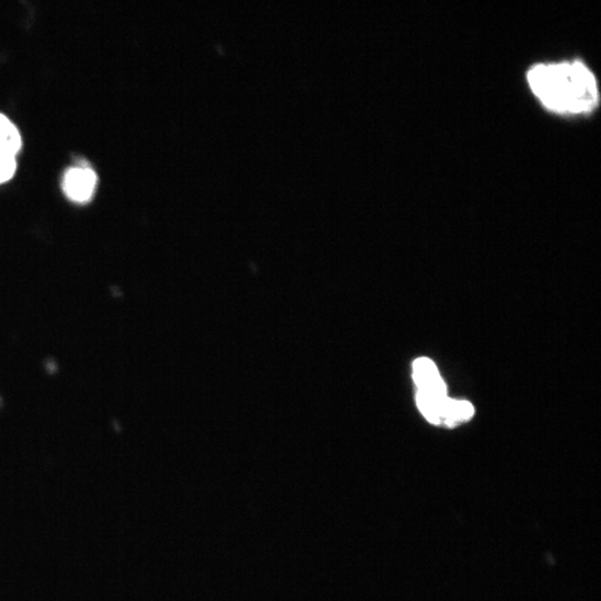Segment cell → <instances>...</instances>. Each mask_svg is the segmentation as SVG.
Instances as JSON below:
<instances>
[{
    "instance_id": "obj_1",
    "label": "cell",
    "mask_w": 601,
    "mask_h": 601,
    "mask_svg": "<svg viewBox=\"0 0 601 601\" xmlns=\"http://www.w3.org/2000/svg\"><path fill=\"white\" fill-rule=\"evenodd\" d=\"M526 78L533 93L552 111L583 114L598 105L595 78L581 61L540 63L528 71Z\"/></svg>"
},
{
    "instance_id": "obj_3",
    "label": "cell",
    "mask_w": 601,
    "mask_h": 601,
    "mask_svg": "<svg viewBox=\"0 0 601 601\" xmlns=\"http://www.w3.org/2000/svg\"><path fill=\"white\" fill-rule=\"evenodd\" d=\"M414 381L420 393L436 400L446 397V387L434 363L426 358H417L413 364Z\"/></svg>"
},
{
    "instance_id": "obj_2",
    "label": "cell",
    "mask_w": 601,
    "mask_h": 601,
    "mask_svg": "<svg viewBox=\"0 0 601 601\" xmlns=\"http://www.w3.org/2000/svg\"><path fill=\"white\" fill-rule=\"evenodd\" d=\"M97 184L96 173L88 166L69 168L62 179V189L66 196L77 203L89 200Z\"/></svg>"
},
{
    "instance_id": "obj_5",
    "label": "cell",
    "mask_w": 601,
    "mask_h": 601,
    "mask_svg": "<svg viewBox=\"0 0 601 601\" xmlns=\"http://www.w3.org/2000/svg\"><path fill=\"white\" fill-rule=\"evenodd\" d=\"M473 413L474 408L467 401L446 398L442 408V422L453 425L469 420Z\"/></svg>"
},
{
    "instance_id": "obj_6",
    "label": "cell",
    "mask_w": 601,
    "mask_h": 601,
    "mask_svg": "<svg viewBox=\"0 0 601 601\" xmlns=\"http://www.w3.org/2000/svg\"><path fill=\"white\" fill-rule=\"evenodd\" d=\"M16 167V156L0 151V184L14 175Z\"/></svg>"
},
{
    "instance_id": "obj_4",
    "label": "cell",
    "mask_w": 601,
    "mask_h": 601,
    "mask_svg": "<svg viewBox=\"0 0 601 601\" xmlns=\"http://www.w3.org/2000/svg\"><path fill=\"white\" fill-rule=\"evenodd\" d=\"M21 144V136L17 127L3 114H0V151L16 156Z\"/></svg>"
}]
</instances>
